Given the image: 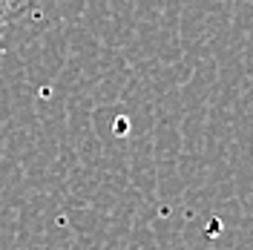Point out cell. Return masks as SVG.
<instances>
[{
	"mask_svg": "<svg viewBox=\"0 0 253 250\" xmlns=\"http://www.w3.org/2000/svg\"><path fill=\"white\" fill-rule=\"evenodd\" d=\"M35 6V0H0V26L23 17Z\"/></svg>",
	"mask_w": 253,
	"mask_h": 250,
	"instance_id": "obj_1",
	"label": "cell"
}]
</instances>
